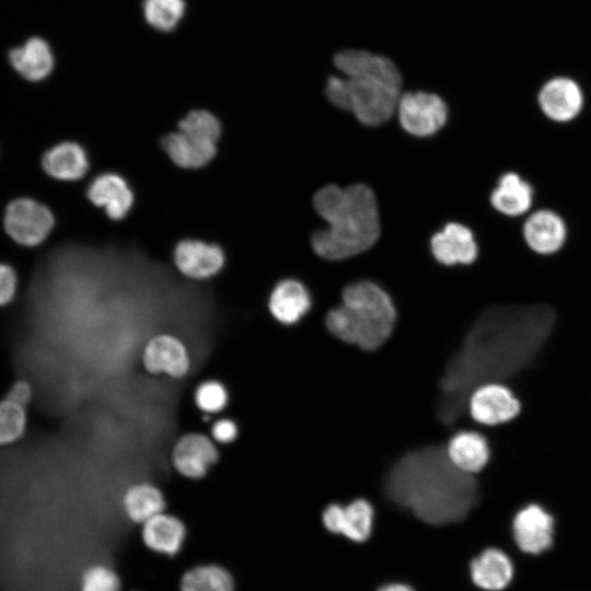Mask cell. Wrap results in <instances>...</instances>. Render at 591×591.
Masks as SVG:
<instances>
[{
	"instance_id": "1",
	"label": "cell",
	"mask_w": 591,
	"mask_h": 591,
	"mask_svg": "<svg viewBox=\"0 0 591 591\" xmlns=\"http://www.w3.org/2000/svg\"><path fill=\"white\" fill-rule=\"evenodd\" d=\"M384 498L431 526L465 519L476 506L478 479L456 468L445 443L432 442L403 452L387 466L379 487Z\"/></svg>"
},
{
	"instance_id": "2",
	"label": "cell",
	"mask_w": 591,
	"mask_h": 591,
	"mask_svg": "<svg viewBox=\"0 0 591 591\" xmlns=\"http://www.w3.org/2000/svg\"><path fill=\"white\" fill-rule=\"evenodd\" d=\"M343 78L331 76L325 95L336 107L351 112L366 126H380L396 112L403 84L397 66L387 57L363 49L335 54Z\"/></svg>"
},
{
	"instance_id": "3",
	"label": "cell",
	"mask_w": 591,
	"mask_h": 591,
	"mask_svg": "<svg viewBox=\"0 0 591 591\" xmlns=\"http://www.w3.org/2000/svg\"><path fill=\"white\" fill-rule=\"evenodd\" d=\"M315 211L327 223L326 229L312 234L316 255L327 260H341L371 248L380 237L378 201L366 184L346 188L327 185L313 197Z\"/></svg>"
},
{
	"instance_id": "4",
	"label": "cell",
	"mask_w": 591,
	"mask_h": 591,
	"mask_svg": "<svg viewBox=\"0 0 591 591\" xmlns=\"http://www.w3.org/2000/svg\"><path fill=\"white\" fill-rule=\"evenodd\" d=\"M397 311L379 285L360 280L347 285L341 302L328 310L324 325L334 338L364 351L381 348L393 335Z\"/></svg>"
},
{
	"instance_id": "5",
	"label": "cell",
	"mask_w": 591,
	"mask_h": 591,
	"mask_svg": "<svg viewBox=\"0 0 591 591\" xmlns=\"http://www.w3.org/2000/svg\"><path fill=\"white\" fill-rule=\"evenodd\" d=\"M56 219L49 207L31 197L12 199L4 208L5 234L18 245L35 247L49 236Z\"/></svg>"
},
{
	"instance_id": "6",
	"label": "cell",
	"mask_w": 591,
	"mask_h": 591,
	"mask_svg": "<svg viewBox=\"0 0 591 591\" xmlns=\"http://www.w3.org/2000/svg\"><path fill=\"white\" fill-rule=\"evenodd\" d=\"M466 408L473 421L493 428L518 418L522 403L509 386L495 381L476 386L467 398Z\"/></svg>"
},
{
	"instance_id": "7",
	"label": "cell",
	"mask_w": 591,
	"mask_h": 591,
	"mask_svg": "<svg viewBox=\"0 0 591 591\" xmlns=\"http://www.w3.org/2000/svg\"><path fill=\"white\" fill-rule=\"evenodd\" d=\"M375 509L366 497L347 503L331 502L321 512V523L331 534L341 535L352 543H364L374 530Z\"/></svg>"
},
{
	"instance_id": "8",
	"label": "cell",
	"mask_w": 591,
	"mask_h": 591,
	"mask_svg": "<svg viewBox=\"0 0 591 591\" xmlns=\"http://www.w3.org/2000/svg\"><path fill=\"white\" fill-rule=\"evenodd\" d=\"M396 112L402 128L415 137L434 135L448 119L445 102L425 91L402 93Z\"/></svg>"
},
{
	"instance_id": "9",
	"label": "cell",
	"mask_w": 591,
	"mask_h": 591,
	"mask_svg": "<svg viewBox=\"0 0 591 591\" xmlns=\"http://www.w3.org/2000/svg\"><path fill=\"white\" fill-rule=\"evenodd\" d=\"M143 369L153 375L184 378L190 370L192 359L186 345L175 335L161 333L146 343L141 352Z\"/></svg>"
},
{
	"instance_id": "10",
	"label": "cell",
	"mask_w": 591,
	"mask_h": 591,
	"mask_svg": "<svg viewBox=\"0 0 591 591\" xmlns=\"http://www.w3.org/2000/svg\"><path fill=\"white\" fill-rule=\"evenodd\" d=\"M219 457L217 443L211 437L200 432L182 434L175 441L171 452L174 470L181 476L193 480L205 477Z\"/></svg>"
},
{
	"instance_id": "11",
	"label": "cell",
	"mask_w": 591,
	"mask_h": 591,
	"mask_svg": "<svg viewBox=\"0 0 591 591\" xmlns=\"http://www.w3.org/2000/svg\"><path fill=\"white\" fill-rule=\"evenodd\" d=\"M553 515L538 503H528L517 511L512 520V534L517 546L526 554L547 551L554 540Z\"/></svg>"
},
{
	"instance_id": "12",
	"label": "cell",
	"mask_w": 591,
	"mask_h": 591,
	"mask_svg": "<svg viewBox=\"0 0 591 591\" xmlns=\"http://www.w3.org/2000/svg\"><path fill=\"white\" fill-rule=\"evenodd\" d=\"M173 259L176 268L187 278L205 280L223 268L225 256L217 244L185 239L176 244Z\"/></svg>"
},
{
	"instance_id": "13",
	"label": "cell",
	"mask_w": 591,
	"mask_h": 591,
	"mask_svg": "<svg viewBox=\"0 0 591 591\" xmlns=\"http://www.w3.org/2000/svg\"><path fill=\"white\" fill-rule=\"evenodd\" d=\"M445 451L456 468L472 475L482 473L491 457L488 438L472 429H457L451 433L445 442Z\"/></svg>"
},
{
	"instance_id": "14",
	"label": "cell",
	"mask_w": 591,
	"mask_h": 591,
	"mask_svg": "<svg viewBox=\"0 0 591 591\" xmlns=\"http://www.w3.org/2000/svg\"><path fill=\"white\" fill-rule=\"evenodd\" d=\"M430 248L440 264L453 266L472 264L478 255V246L472 231L457 222H449L431 236Z\"/></svg>"
},
{
	"instance_id": "15",
	"label": "cell",
	"mask_w": 591,
	"mask_h": 591,
	"mask_svg": "<svg viewBox=\"0 0 591 591\" xmlns=\"http://www.w3.org/2000/svg\"><path fill=\"white\" fill-rule=\"evenodd\" d=\"M86 196L113 220L124 219L135 201L129 184L116 173H103L94 177L86 189Z\"/></svg>"
},
{
	"instance_id": "16",
	"label": "cell",
	"mask_w": 591,
	"mask_h": 591,
	"mask_svg": "<svg viewBox=\"0 0 591 591\" xmlns=\"http://www.w3.org/2000/svg\"><path fill=\"white\" fill-rule=\"evenodd\" d=\"M543 113L551 119L565 123L573 119L581 111L583 96L580 86L565 77L547 81L538 93Z\"/></svg>"
},
{
	"instance_id": "17",
	"label": "cell",
	"mask_w": 591,
	"mask_h": 591,
	"mask_svg": "<svg viewBox=\"0 0 591 591\" xmlns=\"http://www.w3.org/2000/svg\"><path fill=\"white\" fill-rule=\"evenodd\" d=\"M267 305L275 321L291 326L299 323L310 312L312 298L301 281L283 279L271 290Z\"/></svg>"
},
{
	"instance_id": "18",
	"label": "cell",
	"mask_w": 591,
	"mask_h": 591,
	"mask_svg": "<svg viewBox=\"0 0 591 591\" xmlns=\"http://www.w3.org/2000/svg\"><path fill=\"white\" fill-rule=\"evenodd\" d=\"M42 167L51 178L76 182L85 176L90 162L84 148L76 141H61L47 149L42 157Z\"/></svg>"
},
{
	"instance_id": "19",
	"label": "cell",
	"mask_w": 591,
	"mask_h": 591,
	"mask_svg": "<svg viewBox=\"0 0 591 591\" xmlns=\"http://www.w3.org/2000/svg\"><path fill=\"white\" fill-rule=\"evenodd\" d=\"M162 148L175 165L186 170L206 166L217 154V142L178 129L164 136Z\"/></svg>"
},
{
	"instance_id": "20",
	"label": "cell",
	"mask_w": 591,
	"mask_h": 591,
	"mask_svg": "<svg viewBox=\"0 0 591 591\" xmlns=\"http://www.w3.org/2000/svg\"><path fill=\"white\" fill-rule=\"evenodd\" d=\"M141 537L151 551L174 556L185 543L186 526L179 518L163 511L141 524Z\"/></svg>"
},
{
	"instance_id": "21",
	"label": "cell",
	"mask_w": 591,
	"mask_h": 591,
	"mask_svg": "<svg viewBox=\"0 0 591 591\" xmlns=\"http://www.w3.org/2000/svg\"><path fill=\"white\" fill-rule=\"evenodd\" d=\"M523 235L534 252L552 254L564 245L566 225L557 213L543 209L532 213L526 219L523 225Z\"/></svg>"
},
{
	"instance_id": "22",
	"label": "cell",
	"mask_w": 591,
	"mask_h": 591,
	"mask_svg": "<svg viewBox=\"0 0 591 591\" xmlns=\"http://www.w3.org/2000/svg\"><path fill=\"white\" fill-rule=\"evenodd\" d=\"M9 61L21 77L32 82L46 79L55 65L50 46L40 37H32L22 46L12 48Z\"/></svg>"
},
{
	"instance_id": "23",
	"label": "cell",
	"mask_w": 591,
	"mask_h": 591,
	"mask_svg": "<svg viewBox=\"0 0 591 591\" xmlns=\"http://www.w3.org/2000/svg\"><path fill=\"white\" fill-rule=\"evenodd\" d=\"M473 583L485 591L503 590L513 577L510 558L498 548H487L470 565Z\"/></svg>"
},
{
	"instance_id": "24",
	"label": "cell",
	"mask_w": 591,
	"mask_h": 591,
	"mask_svg": "<svg viewBox=\"0 0 591 591\" xmlns=\"http://www.w3.org/2000/svg\"><path fill=\"white\" fill-rule=\"evenodd\" d=\"M121 503L127 518L139 524L165 511L166 507L163 491L148 482L130 485L123 495Z\"/></svg>"
},
{
	"instance_id": "25",
	"label": "cell",
	"mask_w": 591,
	"mask_h": 591,
	"mask_svg": "<svg viewBox=\"0 0 591 591\" xmlns=\"http://www.w3.org/2000/svg\"><path fill=\"white\" fill-rule=\"evenodd\" d=\"M532 197L531 185L518 174L509 172L499 178L490 195V202L497 211L515 217L530 209Z\"/></svg>"
},
{
	"instance_id": "26",
	"label": "cell",
	"mask_w": 591,
	"mask_h": 591,
	"mask_svg": "<svg viewBox=\"0 0 591 591\" xmlns=\"http://www.w3.org/2000/svg\"><path fill=\"white\" fill-rule=\"evenodd\" d=\"M230 572L218 565H199L187 570L181 579V591H233Z\"/></svg>"
},
{
	"instance_id": "27",
	"label": "cell",
	"mask_w": 591,
	"mask_h": 591,
	"mask_svg": "<svg viewBox=\"0 0 591 591\" xmlns=\"http://www.w3.org/2000/svg\"><path fill=\"white\" fill-rule=\"evenodd\" d=\"M185 12L184 0H144L143 14L146 21L154 28L163 32L174 30Z\"/></svg>"
},
{
	"instance_id": "28",
	"label": "cell",
	"mask_w": 591,
	"mask_h": 591,
	"mask_svg": "<svg viewBox=\"0 0 591 591\" xmlns=\"http://www.w3.org/2000/svg\"><path fill=\"white\" fill-rule=\"evenodd\" d=\"M25 405L9 397L0 402V445L18 441L26 428Z\"/></svg>"
},
{
	"instance_id": "29",
	"label": "cell",
	"mask_w": 591,
	"mask_h": 591,
	"mask_svg": "<svg viewBox=\"0 0 591 591\" xmlns=\"http://www.w3.org/2000/svg\"><path fill=\"white\" fill-rule=\"evenodd\" d=\"M196 407L207 415H216L225 409L229 404L227 386L215 379L199 383L194 393Z\"/></svg>"
},
{
	"instance_id": "30",
	"label": "cell",
	"mask_w": 591,
	"mask_h": 591,
	"mask_svg": "<svg viewBox=\"0 0 591 591\" xmlns=\"http://www.w3.org/2000/svg\"><path fill=\"white\" fill-rule=\"evenodd\" d=\"M178 130L218 142L221 137L222 126L212 113L205 109H197L189 112L178 121Z\"/></svg>"
},
{
	"instance_id": "31",
	"label": "cell",
	"mask_w": 591,
	"mask_h": 591,
	"mask_svg": "<svg viewBox=\"0 0 591 591\" xmlns=\"http://www.w3.org/2000/svg\"><path fill=\"white\" fill-rule=\"evenodd\" d=\"M120 586L118 575L104 565L90 567L81 580V591H119Z\"/></svg>"
},
{
	"instance_id": "32",
	"label": "cell",
	"mask_w": 591,
	"mask_h": 591,
	"mask_svg": "<svg viewBox=\"0 0 591 591\" xmlns=\"http://www.w3.org/2000/svg\"><path fill=\"white\" fill-rule=\"evenodd\" d=\"M19 279L14 268L0 262V308L11 303L18 291Z\"/></svg>"
},
{
	"instance_id": "33",
	"label": "cell",
	"mask_w": 591,
	"mask_h": 591,
	"mask_svg": "<svg viewBox=\"0 0 591 591\" xmlns=\"http://www.w3.org/2000/svg\"><path fill=\"white\" fill-rule=\"evenodd\" d=\"M239 436L237 424L228 417L215 420L210 428V437L217 444H229Z\"/></svg>"
},
{
	"instance_id": "34",
	"label": "cell",
	"mask_w": 591,
	"mask_h": 591,
	"mask_svg": "<svg viewBox=\"0 0 591 591\" xmlns=\"http://www.w3.org/2000/svg\"><path fill=\"white\" fill-rule=\"evenodd\" d=\"M7 397L26 406L32 398V387L25 381H18L10 389Z\"/></svg>"
},
{
	"instance_id": "35",
	"label": "cell",
	"mask_w": 591,
	"mask_h": 591,
	"mask_svg": "<svg viewBox=\"0 0 591 591\" xmlns=\"http://www.w3.org/2000/svg\"><path fill=\"white\" fill-rule=\"evenodd\" d=\"M378 591H415L412 587L404 583H387L378 589Z\"/></svg>"
}]
</instances>
